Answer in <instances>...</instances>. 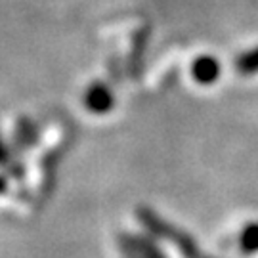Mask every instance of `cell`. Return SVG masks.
I'll use <instances>...</instances> for the list:
<instances>
[{
  "mask_svg": "<svg viewBox=\"0 0 258 258\" xmlns=\"http://www.w3.org/2000/svg\"><path fill=\"white\" fill-rule=\"evenodd\" d=\"M84 105L90 113H109L115 105V96L109 90V86H105L103 83H94L88 86V90L84 94Z\"/></svg>",
  "mask_w": 258,
  "mask_h": 258,
  "instance_id": "cell-1",
  "label": "cell"
},
{
  "mask_svg": "<svg viewBox=\"0 0 258 258\" xmlns=\"http://www.w3.org/2000/svg\"><path fill=\"white\" fill-rule=\"evenodd\" d=\"M222 67L214 55H199L191 65V75L199 84H212L218 81Z\"/></svg>",
  "mask_w": 258,
  "mask_h": 258,
  "instance_id": "cell-2",
  "label": "cell"
},
{
  "mask_svg": "<svg viewBox=\"0 0 258 258\" xmlns=\"http://www.w3.org/2000/svg\"><path fill=\"white\" fill-rule=\"evenodd\" d=\"M235 67H237V71H239L241 75L258 73V48L245 52V54L237 59Z\"/></svg>",
  "mask_w": 258,
  "mask_h": 258,
  "instance_id": "cell-3",
  "label": "cell"
}]
</instances>
